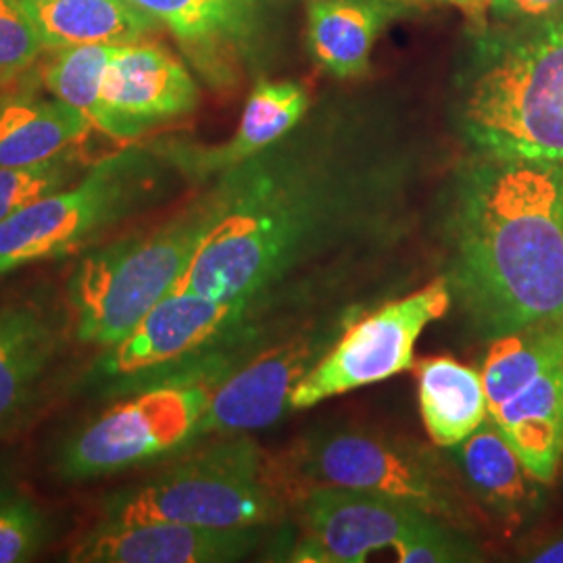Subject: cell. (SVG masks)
Masks as SVG:
<instances>
[{"label": "cell", "instance_id": "cell-20", "mask_svg": "<svg viewBox=\"0 0 563 563\" xmlns=\"http://www.w3.org/2000/svg\"><path fill=\"white\" fill-rule=\"evenodd\" d=\"M446 451L472 495L505 518H522L539 501L537 484L541 483L526 470L490 418Z\"/></svg>", "mask_w": 563, "mask_h": 563}, {"label": "cell", "instance_id": "cell-27", "mask_svg": "<svg viewBox=\"0 0 563 563\" xmlns=\"http://www.w3.org/2000/svg\"><path fill=\"white\" fill-rule=\"evenodd\" d=\"M46 51L20 0H0V84L20 78Z\"/></svg>", "mask_w": 563, "mask_h": 563}, {"label": "cell", "instance_id": "cell-15", "mask_svg": "<svg viewBox=\"0 0 563 563\" xmlns=\"http://www.w3.org/2000/svg\"><path fill=\"white\" fill-rule=\"evenodd\" d=\"M262 528H207L180 522L107 520L71 547L76 563H225L262 543Z\"/></svg>", "mask_w": 563, "mask_h": 563}, {"label": "cell", "instance_id": "cell-25", "mask_svg": "<svg viewBox=\"0 0 563 563\" xmlns=\"http://www.w3.org/2000/svg\"><path fill=\"white\" fill-rule=\"evenodd\" d=\"M81 167L84 163L71 148L36 165L0 167V222L74 184Z\"/></svg>", "mask_w": 563, "mask_h": 563}, {"label": "cell", "instance_id": "cell-6", "mask_svg": "<svg viewBox=\"0 0 563 563\" xmlns=\"http://www.w3.org/2000/svg\"><path fill=\"white\" fill-rule=\"evenodd\" d=\"M155 188L157 165L144 148L95 163L76 184L0 222V278L97 244L146 207Z\"/></svg>", "mask_w": 563, "mask_h": 563}, {"label": "cell", "instance_id": "cell-11", "mask_svg": "<svg viewBox=\"0 0 563 563\" xmlns=\"http://www.w3.org/2000/svg\"><path fill=\"white\" fill-rule=\"evenodd\" d=\"M290 562L360 563L428 522L430 514L374 493L320 486L305 493Z\"/></svg>", "mask_w": 563, "mask_h": 563}, {"label": "cell", "instance_id": "cell-4", "mask_svg": "<svg viewBox=\"0 0 563 563\" xmlns=\"http://www.w3.org/2000/svg\"><path fill=\"white\" fill-rule=\"evenodd\" d=\"M207 195L159 228L95 249L76 265L67 299L81 344L111 346L167 297L213 220Z\"/></svg>", "mask_w": 563, "mask_h": 563}, {"label": "cell", "instance_id": "cell-12", "mask_svg": "<svg viewBox=\"0 0 563 563\" xmlns=\"http://www.w3.org/2000/svg\"><path fill=\"white\" fill-rule=\"evenodd\" d=\"M197 104L199 86L172 51L148 38L125 42L107 65L95 128L115 141H134Z\"/></svg>", "mask_w": 563, "mask_h": 563}, {"label": "cell", "instance_id": "cell-2", "mask_svg": "<svg viewBox=\"0 0 563 563\" xmlns=\"http://www.w3.org/2000/svg\"><path fill=\"white\" fill-rule=\"evenodd\" d=\"M262 155L225 172L213 195V220L174 290L218 301H253L302 255L328 222L325 197L299 188Z\"/></svg>", "mask_w": 563, "mask_h": 563}, {"label": "cell", "instance_id": "cell-13", "mask_svg": "<svg viewBox=\"0 0 563 563\" xmlns=\"http://www.w3.org/2000/svg\"><path fill=\"white\" fill-rule=\"evenodd\" d=\"M167 30L186 59L213 88L239 80L244 60L262 41L267 0H128Z\"/></svg>", "mask_w": 563, "mask_h": 563}, {"label": "cell", "instance_id": "cell-1", "mask_svg": "<svg viewBox=\"0 0 563 563\" xmlns=\"http://www.w3.org/2000/svg\"><path fill=\"white\" fill-rule=\"evenodd\" d=\"M453 230V290L490 339L563 323V163L483 155Z\"/></svg>", "mask_w": 563, "mask_h": 563}, {"label": "cell", "instance_id": "cell-32", "mask_svg": "<svg viewBox=\"0 0 563 563\" xmlns=\"http://www.w3.org/2000/svg\"><path fill=\"white\" fill-rule=\"evenodd\" d=\"M405 2H411V0H405ZM446 2H453V4H460L462 9H465V4H467V0H446Z\"/></svg>", "mask_w": 563, "mask_h": 563}, {"label": "cell", "instance_id": "cell-24", "mask_svg": "<svg viewBox=\"0 0 563 563\" xmlns=\"http://www.w3.org/2000/svg\"><path fill=\"white\" fill-rule=\"evenodd\" d=\"M115 48L118 44L69 46L59 51L44 71L46 88L81 111L92 125L101 111L102 80Z\"/></svg>", "mask_w": 563, "mask_h": 563}, {"label": "cell", "instance_id": "cell-10", "mask_svg": "<svg viewBox=\"0 0 563 563\" xmlns=\"http://www.w3.org/2000/svg\"><path fill=\"white\" fill-rule=\"evenodd\" d=\"M209 397L202 386H159L109 407L63 446L60 478L113 476L178 449L197 437Z\"/></svg>", "mask_w": 563, "mask_h": 563}, {"label": "cell", "instance_id": "cell-3", "mask_svg": "<svg viewBox=\"0 0 563 563\" xmlns=\"http://www.w3.org/2000/svg\"><path fill=\"white\" fill-rule=\"evenodd\" d=\"M457 115L481 155L563 163V15L478 25Z\"/></svg>", "mask_w": 563, "mask_h": 563}, {"label": "cell", "instance_id": "cell-8", "mask_svg": "<svg viewBox=\"0 0 563 563\" xmlns=\"http://www.w3.org/2000/svg\"><path fill=\"white\" fill-rule=\"evenodd\" d=\"M274 470L286 501H299L311 488L334 486L374 493L453 526L462 523L460 495L437 463L367 432L318 434L274 460Z\"/></svg>", "mask_w": 563, "mask_h": 563}, {"label": "cell", "instance_id": "cell-30", "mask_svg": "<svg viewBox=\"0 0 563 563\" xmlns=\"http://www.w3.org/2000/svg\"><path fill=\"white\" fill-rule=\"evenodd\" d=\"M526 560L539 563H563V532L551 537L541 547H537Z\"/></svg>", "mask_w": 563, "mask_h": 563}, {"label": "cell", "instance_id": "cell-28", "mask_svg": "<svg viewBox=\"0 0 563 563\" xmlns=\"http://www.w3.org/2000/svg\"><path fill=\"white\" fill-rule=\"evenodd\" d=\"M46 537V520L36 505L9 495L0 499V563L34 560Z\"/></svg>", "mask_w": 563, "mask_h": 563}, {"label": "cell", "instance_id": "cell-16", "mask_svg": "<svg viewBox=\"0 0 563 563\" xmlns=\"http://www.w3.org/2000/svg\"><path fill=\"white\" fill-rule=\"evenodd\" d=\"M320 357V341L307 336L265 351L211 393L197 437L242 434L278 422L290 409L295 386Z\"/></svg>", "mask_w": 563, "mask_h": 563}, {"label": "cell", "instance_id": "cell-19", "mask_svg": "<svg viewBox=\"0 0 563 563\" xmlns=\"http://www.w3.org/2000/svg\"><path fill=\"white\" fill-rule=\"evenodd\" d=\"M46 51L81 44H125L159 32V23L128 0H20Z\"/></svg>", "mask_w": 563, "mask_h": 563}, {"label": "cell", "instance_id": "cell-21", "mask_svg": "<svg viewBox=\"0 0 563 563\" xmlns=\"http://www.w3.org/2000/svg\"><path fill=\"white\" fill-rule=\"evenodd\" d=\"M423 426L432 443L451 449L488 420L483 374L453 357H428L413 365Z\"/></svg>", "mask_w": 563, "mask_h": 563}, {"label": "cell", "instance_id": "cell-17", "mask_svg": "<svg viewBox=\"0 0 563 563\" xmlns=\"http://www.w3.org/2000/svg\"><path fill=\"white\" fill-rule=\"evenodd\" d=\"M407 11L405 0H311L307 7L309 51L334 78H357L367 71L384 27Z\"/></svg>", "mask_w": 563, "mask_h": 563}, {"label": "cell", "instance_id": "cell-31", "mask_svg": "<svg viewBox=\"0 0 563 563\" xmlns=\"http://www.w3.org/2000/svg\"><path fill=\"white\" fill-rule=\"evenodd\" d=\"M490 0H467L465 4V13H470L474 20L478 21V25H483L484 18H486V9H488Z\"/></svg>", "mask_w": 563, "mask_h": 563}, {"label": "cell", "instance_id": "cell-14", "mask_svg": "<svg viewBox=\"0 0 563 563\" xmlns=\"http://www.w3.org/2000/svg\"><path fill=\"white\" fill-rule=\"evenodd\" d=\"M249 305L172 290L121 341L107 346L101 374L111 380H130L180 362L239 322Z\"/></svg>", "mask_w": 563, "mask_h": 563}, {"label": "cell", "instance_id": "cell-22", "mask_svg": "<svg viewBox=\"0 0 563 563\" xmlns=\"http://www.w3.org/2000/svg\"><path fill=\"white\" fill-rule=\"evenodd\" d=\"M57 330L32 302L0 309V428L11 422L57 353Z\"/></svg>", "mask_w": 563, "mask_h": 563}, {"label": "cell", "instance_id": "cell-5", "mask_svg": "<svg viewBox=\"0 0 563 563\" xmlns=\"http://www.w3.org/2000/svg\"><path fill=\"white\" fill-rule=\"evenodd\" d=\"M288 504L269 460L239 437L167 465L146 483L113 495V522H180L207 528H265Z\"/></svg>", "mask_w": 563, "mask_h": 563}, {"label": "cell", "instance_id": "cell-26", "mask_svg": "<svg viewBox=\"0 0 563 563\" xmlns=\"http://www.w3.org/2000/svg\"><path fill=\"white\" fill-rule=\"evenodd\" d=\"M397 562L446 563L474 562L478 551L460 532V526L430 518L393 544Z\"/></svg>", "mask_w": 563, "mask_h": 563}, {"label": "cell", "instance_id": "cell-18", "mask_svg": "<svg viewBox=\"0 0 563 563\" xmlns=\"http://www.w3.org/2000/svg\"><path fill=\"white\" fill-rule=\"evenodd\" d=\"M309 109L307 90L297 81H260L242 109L236 134L216 148L184 153L190 172L225 174L290 134Z\"/></svg>", "mask_w": 563, "mask_h": 563}, {"label": "cell", "instance_id": "cell-7", "mask_svg": "<svg viewBox=\"0 0 563 563\" xmlns=\"http://www.w3.org/2000/svg\"><path fill=\"white\" fill-rule=\"evenodd\" d=\"M481 374L490 422L539 483H553L563 455V323L495 336Z\"/></svg>", "mask_w": 563, "mask_h": 563}, {"label": "cell", "instance_id": "cell-9", "mask_svg": "<svg viewBox=\"0 0 563 563\" xmlns=\"http://www.w3.org/2000/svg\"><path fill=\"white\" fill-rule=\"evenodd\" d=\"M451 309V282L426 284L420 290L386 302L351 323L336 344L302 376L290 395V409H309L332 397L384 383L416 365V342L423 330Z\"/></svg>", "mask_w": 563, "mask_h": 563}, {"label": "cell", "instance_id": "cell-34", "mask_svg": "<svg viewBox=\"0 0 563 563\" xmlns=\"http://www.w3.org/2000/svg\"><path fill=\"white\" fill-rule=\"evenodd\" d=\"M562 462H563V455H562Z\"/></svg>", "mask_w": 563, "mask_h": 563}, {"label": "cell", "instance_id": "cell-29", "mask_svg": "<svg viewBox=\"0 0 563 563\" xmlns=\"http://www.w3.org/2000/svg\"><path fill=\"white\" fill-rule=\"evenodd\" d=\"M558 15H563V0H490L484 23L523 25Z\"/></svg>", "mask_w": 563, "mask_h": 563}, {"label": "cell", "instance_id": "cell-33", "mask_svg": "<svg viewBox=\"0 0 563 563\" xmlns=\"http://www.w3.org/2000/svg\"><path fill=\"white\" fill-rule=\"evenodd\" d=\"M2 497H7V493L2 490V484H0V499H2Z\"/></svg>", "mask_w": 563, "mask_h": 563}, {"label": "cell", "instance_id": "cell-23", "mask_svg": "<svg viewBox=\"0 0 563 563\" xmlns=\"http://www.w3.org/2000/svg\"><path fill=\"white\" fill-rule=\"evenodd\" d=\"M95 125L55 97L15 99L0 107V167L48 162L88 136Z\"/></svg>", "mask_w": 563, "mask_h": 563}]
</instances>
